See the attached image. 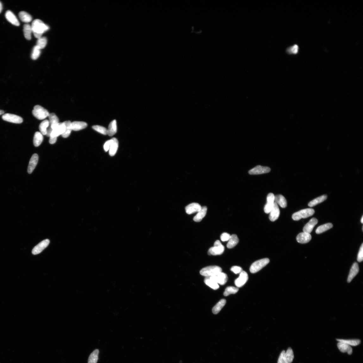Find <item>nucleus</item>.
<instances>
[{"instance_id": "1", "label": "nucleus", "mask_w": 363, "mask_h": 363, "mask_svg": "<svg viewBox=\"0 0 363 363\" xmlns=\"http://www.w3.org/2000/svg\"><path fill=\"white\" fill-rule=\"evenodd\" d=\"M93 80L102 107L113 116L124 111L131 98L140 94L147 85L142 75L117 58L100 62Z\"/></svg>"}, {"instance_id": "2", "label": "nucleus", "mask_w": 363, "mask_h": 363, "mask_svg": "<svg viewBox=\"0 0 363 363\" xmlns=\"http://www.w3.org/2000/svg\"><path fill=\"white\" fill-rule=\"evenodd\" d=\"M96 338L102 350L117 359L135 357L145 350L149 342L140 329L116 315L102 320Z\"/></svg>"}, {"instance_id": "3", "label": "nucleus", "mask_w": 363, "mask_h": 363, "mask_svg": "<svg viewBox=\"0 0 363 363\" xmlns=\"http://www.w3.org/2000/svg\"><path fill=\"white\" fill-rule=\"evenodd\" d=\"M16 52L32 70L47 78H57L59 68L42 40L30 32H23L16 40Z\"/></svg>"}, {"instance_id": "4", "label": "nucleus", "mask_w": 363, "mask_h": 363, "mask_svg": "<svg viewBox=\"0 0 363 363\" xmlns=\"http://www.w3.org/2000/svg\"><path fill=\"white\" fill-rule=\"evenodd\" d=\"M9 359L16 363H69L68 355L64 351L28 340H18L9 344L6 350Z\"/></svg>"}, {"instance_id": "5", "label": "nucleus", "mask_w": 363, "mask_h": 363, "mask_svg": "<svg viewBox=\"0 0 363 363\" xmlns=\"http://www.w3.org/2000/svg\"><path fill=\"white\" fill-rule=\"evenodd\" d=\"M60 58L67 65L84 69L92 65L96 59L94 48L82 38L73 33L60 35L56 43Z\"/></svg>"}, {"instance_id": "6", "label": "nucleus", "mask_w": 363, "mask_h": 363, "mask_svg": "<svg viewBox=\"0 0 363 363\" xmlns=\"http://www.w3.org/2000/svg\"><path fill=\"white\" fill-rule=\"evenodd\" d=\"M70 96L74 111L81 119L90 121L94 116L96 88L92 76L85 71H77L71 76Z\"/></svg>"}, {"instance_id": "7", "label": "nucleus", "mask_w": 363, "mask_h": 363, "mask_svg": "<svg viewBox=\"0 0 363 363\" xmlns=\"http://www.w3.org/2000/svg\"><path fill=\"white\" fill-rule=\"evenodd\" d=\"M121 149L123 147L109 135L100 143L93 166V172L96 178L106 180L116 174L123 157Z\"/></svg>"}, {"instance_id": "8", "label": "nucleus", "mask_w": 363, "mask_h": 363, "mask_svg": "<svg viewBox=\"0 0 363 363\" xmlns=\"http://www.w3.org/2000/svg\"><path fill=\"white\" fill-rule=\"evenodd\" d=\"M142 128L140 114L135 111H123L113 116L109 136L121 147L135 142Z\"/></svg>"}, {"instance_id": "9", "label": "nucleus", "mask_w": 363, "mask_h": 363, "mask_svg": "<svg viewBox=\"0 0 363 363\" xmlns=\"http://www.w3.org/2000/svg\"><path fill=\"white\" fill-rule=\"evenodd\" d=\"M147 363H177L175 353L162 339H154L145 347Z\"/></svg>"}, {"instance_id": "10", "label": "nucleus", "mask_w": 363, "mask_h": 363, "mask_svg": "<svg viewBox=\"0 0 363 363\" xmlns=\"http://www.w3.org/2000/svg\"><path fill=\"white\" fill-rule=\"evenodd\" d=\"M7 28V16L4 7L0 4V40L4 38Z\"/></svg>"}, {"instance_id": "11", "label": "nucleus", "mask_w": 363, "mask_h": 363, "mask_svg": "<svg viewBox=\"0 0 363 363\" xmlns=\"http://www.w3.org/2000/svg\"><path fill=\"white\" fill-rule=\"evenodd\" d=\"M13 338V334L11 331L0 329V345L9 343Z\"/></svg>"}, {"instance_id": "12", "label": "nucleus", "mask_w": 363, "mask_h": 363, "mask_svg": "<svg viewBox=\"0 0 363 363\" xmlns=\"http://www.w3.org/2000/svg\"><path fill=\"white\" fill-rule=\"evenodd\" d=\"M130 363H147V362H145V360L143 359H136L133 360V362H131Z\"/></svg>"}, {"instance_id": "13", "label": "nucleus", "mask_w": 363, "mask_h": 363, "mask_svg": "<svg viewBox=\"0 0 363 363\" xmlns=\"http://www.w3.org/2000/svg\"><path fill=\"white\" fill-rule=\"evenodd\" d=\"M337 363H350V362H348V360L342 359V360H340V362H338Z\"/></svg>"}, {"instance_id": "14", "label": "nucleus", "mask_w": 363, "mask_h": 363, "mask_svg": "<svg viewBox=\"0 0 363 363\" xmlns=\"http://www.w3.org/2000/svg\"><path fill=\"white\" fill-rule=\"evenodd\" d=\"M199 363H210V362H199Z\"/></svg>"}]
</instances>
